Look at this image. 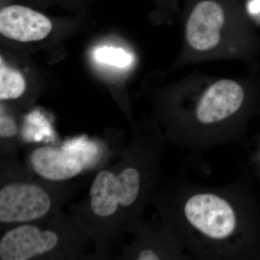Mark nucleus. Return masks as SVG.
Instances as JSON below:
<instances>
[{"label": "nucleus", "mask_w": 260, "mask_h": 260, "mask_svg": "<svg viewBox=\"0 0 260 260\" xmlns=\"http://www.w3.org/2000/svg\"><path fill=\"white\" fill-rule=\"evenodd\" d=\"M161 146L155 140L132 142L118 161L108 162L90 180L88 193L68 205L73 220L90 239L95 251L109 254L128 233L143 225V214L151 198Z\"/></svg>", "instance_id": "nucleus-1"}, {"label": "nucleus", "mask_w": 260, "mask_h": 260, "mask_svg": "<svg viewBox=\"0 0 260 260\" xmlns=\"http://www.w3.org/2000/svg\"><path fill=\"white\" fill-rule=\"evenodd\" d=\"M88 181V178L47 180L36 175L16 157L1 156L0 231L57 215Z\"/></svg>", "instance_id": "nucleus-2"}, {"label": "nucleus", "mask_w": 260, "mask_h": 260, "mask_svg": "<svg viewBox=\"0 0 260 260\" xmlns=\"http://www.w3.org/2000/svg\"><path fill=\"white\" fill-rule=\"evenodd\" d=\"M92 242L62 211L47 220L21 224L1 232L0 260L101 259L110 254L88 253Z\"/></svg>", "instance_id": "nucleus-3"}, {"label": "nucleus", "mask_w": 260, "mask_h": 260, "mask_svg": "<svg viewBox=\"0 0 260 260\" xmlns=\"http://www.w3.org/2000/svg\"><path fill=\"white\" fill-rule=\"evenodd\" d=\"M106 146L85 138L71 140L62 146H31L25 152V164L32 173L54 181H70L96 172L116 155Z\"/></svg>", "instance_id": "nucleus-4"}, {"label": "nucleus", "mask_w": 260, "mask_h": 260, "mask_svg": "<svg viewBox=\"0 0 260 260\" xmlns=\"http://www.w3.org/2000/svg\"><path fill=\"white\" fill-rule=\"evenodd\" d=\"M186 220L202 235L213 240H224L234 235L237 218L232 205L211 193L192 195L184 206Z\"/></svg>", "instance_id": "nucleus-5"}, {"label": "nucleus", "mask_w": 260, "mask_h": 260, "mask_svg": "<svg viewBox=\"0 0 260 260\" xmlns=\"http://www.w3.org/2000/svg\"><path fill=\"white\" fill-rule=\"evenodd\" d=\"M244 99L242 87L229 80H220L207 90L196 109L202 124H210L230 117L240 109Z\"/></svg>", "instance_id": "nucleus-6"}, {"label": "nucleus", "mask_w": 260, "mask_h": 260, "mask_svg": "<svg viewBox=\"0 0 260 260\" xmlns=\"http://www.w3.org/2000/svg\"><path fill=\"white\" fill-rule=\"evenodd\" d=\"M52 24L45 15L26 7L11 5L0 13V32L21 42L40 41L49 35Z\"/></svg>", "instance_id": "nucleus-7"}, {"label": "nucleus", "mask_w": 260, "mask_h": 260, "mask_svg": "<svg viewBox=\"0 0 260 260\" xmlns=\"http://www.w3.org/2000/svg\"><path fill=\"white\" fill-rule=\"evenodd\" d=\"M223 23V10L218 3L213 1L199 3L186 25V39L190 47L199 51H209L216 47Z\"/></svg>", "instance_id": "nucleus-8"}, {"label": "nucleus", "mask_w": 260, "mask_h": 260, "mask_svg": "<svg viewBox=\"0 0 260 260\" xmlns=\"http://www.w3.org/2000/svg\"><path fill=\"white\" fill-rule=\"evenodd\" d=\"M136 239L129 245H124L121 259L159 260L167 259L165 234L143 225L135 234Z\"/></svg>", "instance_id": "nucleus-9"}, {"label": "nucleus", "mask_w": 260, "mask_h": 260, "mask_svg": "<svg viewBox=\"0 0 260 260\" xmlns=\"http://www.w3.org/2000/svg\"><path fill=\"white\" fill-rule=\"evenodd\" d=\"M25 80L18 71L5 64L3 57L0 60V99L15 100L23 95L25 90Z\"/></svg>", "instance_id": "nucleus-10"}, {"label": "nucleus", "mask_w": 260, "mask_h": 260, "mask_svg": "<svg viewBox=\"0 0 260 260\" xmlns=\"http://www.w3.org/2000/svg\"><path fill=\"white\" fill-rule=\"evenodd\" d=\"M94 56L99 62L116 68H124L133 61V56L124 49L112 47L98 48Z\"/></svg>", "instance_id": "nucleus-11"}, {"label": "nucleus", "mask_w": 260, "mask_h": 260, "mask_svg": "<svg viewBox=\"0 0 260 260\" xmlns=\"http://www.w3.org/2000/svg\"><path fill=\"white\" fill-rule=\"evenodd\" d=\"M248 10L250 14L260 18V0H251L248 5Z\"/></svg>", "instance_id": "nucleus-12"}]
</instances>
